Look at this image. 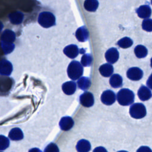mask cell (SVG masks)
Returning a JSON list of instances; mask_svg holds the SVG:
<instances>
[{"mask_svg": "<svg viewBox=\"0 0 152 152\" xmlns=\"http://www.w3.org/2000/svg\"><path fill=\"white\" fill-rule=\"evenodd\" d=\"M116 100V95L115 93L110 90H106L101 95V101L106 105H111Z\"/></svg>", "mask_w": 152, "mask_h": 152, "instance_id": "5b68a950", "label": "cell"}, {"mask_svg": "<svg viewBox=\"0 0 152 152\" xmlns=\"http://www.w3.org/2000/svg\"><path fill=\"white\" fill-rule=\"evenodd\" d=\"M151 4H152V0H151Z\"/></svg>", "mask_w": 152, "mask_h": 152, "instance_id": "d6a6232c", "label": "cell"}, {"mask_svg": "<svg viewBox=\"0 0 152 152\" xmlns=\"http://www.w3.org/2000/svg\"><path fill=\"white\" fill-rule=\"evenodd\" d=\"M150 63H151V68H152V58H151V61H150Z\"/></svg>", "mask_w": 152, "mask_h": 152, "instance_id": "1f68e13d", "label": "cell"}, {"mask_svg": "<svg viewBox=\"0 0 152 152\" xmlns=\"http://www.w3.org/2000/svg\"><path fill=\"white\" fill-rule=\"evenodd\" d=\"M129 114L135 119L142 118L146 115L145 107L142 103H134L129 108Z\"/></svg>", "mask_w": 152, "mask_h": 152, "instance_id": "3957f363", "label": "cell"}, {"mask_svg": "<svg viewBox=\"0 0 152 152\" xmlns=\"http://www.w3.org/2000/svg\"><path fill=\"white\" fill-rule=\"evenodd\" d=\"M64 52L68 57L74 59L78 55L79 49L77 45H70L65 48L64 49Z\"/></svg>", "mask_w": 152, "mask_h": 152, "instance_id": "30bf717a", "label": "cell"}, {"mask_svg": "<svg viewBox=\"0 0 152 152\" xmlns=\"http://www.w3.org/2000/svg\"><path fill=\"white\" fill-rule=\"evenodd\" d=\"M117 100L122 106H128L132 104L134 100V94L128 88L120 90L117 94Z\"/></svg>", "mask_w": 152, "mask_h": 152, "instance_id": "6da1fadb", "label": "cell"}, {"mask_svg": "<svg viewBox=\"0 0 152 152\" xmlns=\"http://www.w3.org/2000/svg\"><path fill=\"white\" fill-rule=\"evenodd\" d=\"M76 149L78 152H88L91 149V144L88 140L82 139L77 142Z\"/></svg>", "mask_w": 152, "mask_h": 152, "instance_id": "5bb4252c", "label": "cell"}, {"mask_svg": "<svg viewBox=\"0 0 152 152\" xmlns=\"http://www.w3.org/2000/svg\"><path fill=\"white\" fill-rule=\"evenodd\" d=\"M118 152H128V151H124V150H122V151H118Z\"/></svg>", "mask_w": 152, "mask_h": 152, "instance_id": "4dcf8cb0", "label": "cell"}, {"mask_svg": "<svg viewBox=\"0 0 152 152\" xmlns=\"http://www.w3.org/2000/svg\"><path fill=\"white\" fill-rule=\"evenodd\" d=\"M137 152H152V150L148 147L141 146L137 150Z\"/></svg>", "mask_w": 152, "mask_h": 152, "instance_id": "4316f807", "label": "cell"}, {"mask_svg": "<svg viewBox=\"0 0 152 152\" xmlns=\"http://www.w3.org/2000/svg\"><path fill=\"white\" fill-rule=\"evenodd\" d=\"M8 136L12 140L18 141L23 138L24 135L22 131L18 128H12L9 132Z\"/></svg>", "mask_w": 152, "mask_h": 152, "instance_id": "2e32d148", "label": "cell"}, {"mask_svg": "<svg viewBox=\"0 0 152 152\" xmlns=\"http://www.w3.org/2000/svg\"><path fill=\"white\" fill-rule=\"evenodd\" d=\"M134 53L136 56L138 58H145L148 53V50L147 48L141 45H137L134 49Z\"/></svg>", "mask_w": 152, "mask_h": 152, "instance_id": "44dd1931", "label": "cell"}, {"mask_svg": "<svg viewBox=\"0 0 152 152\" xmlns=\"http://www.w3.org/2000/svg\"><path fill=\"white\" fill-rule=\"evenodd\" d=\"M93 152H107V151L103 147H97L94 149Z\"/></svg>", "mask_w": 152, "mask_h": 152, "instance_id": "83f0119b", "label": "cell"}, {"mask_svg": "<svg viewBox=\"0 0 152 152\" xmlns=\"http://www.w3.org/2000/svg\"><path fill=\"white\" fill-rule=\"evenodd\" d=\"M147 85L152 90V73L147 81Z\"/></svg>", "mask_w": 152, "mask_h": 152, "instance_id": "f1b7e54d", "label": "cell"}, {"mask_svg": "<svg viewBox=\"0 0 152 152\" xmlns=\"http://www.w3.org/2000/svg\"><path fill=\"white\" fill-rule=\"evenodd\" d=\"M110 86L113 88H118L122 86V78L118 74L112 75L109 80Z\"/></svg>", "mask_w": 152, "mask_h": 152, "instance_id": "e0dca14e", "label": "cell"}, {"mask_svg": "<svg viewBox=\"0 0 152 152\" xmlns=\"http://www.w3.org/2000/svg\"><path fill=\"white\" fill-rule=\"evenodd\" d=\"M94 97L90 92L86 91L80 97V102L81 105L86 107H90L94 104Z\"/></svg>", "mask_w": 152, "mask_h": 152, "instance_id": "277c9868", "label": "cell"}, {"mask_svg": "<svg viewBox=\"0 0 152 152\" xmlns=\"http://www.w3.org/2000/svg\"><path fill=\"white\" fill-rule=\"evenodd\" d=\"M138 96L142 101H146L150 99L151 97V92L148 88L144 86L140 87L138 90Z\"/></svg>", "mask_w": 152, "mask_h": 152, "instance_id": "4fadbf2b", "label": "cell"}, {"mask_svg": "<svg viewBox=\"0 0 152 152\" xmlns=\"http://www.w3.org/2000/svg\"><path fill=\"white\" fill-rule=\"evenodd\" d=\"M99 71L102 76L108 77L111 76L113 74V67L110 64H104L100 66Z\"/></svg>", "mask_w": 152, "mask_h": 152, "instance_id": "9a60e30c", "label": "cell"}, {"mask_svg": "<svg viewBox=\"0 0 152 152\" xmlns=\"http://www.w3.org/2000/svg\"><path fill=\"white\" fill-rule=\"evenodd\" d=\"M0 152H2V151H0Z\"/></svg>", "mask_w": 152, "mask_h": 152, "instance_id": "836d02e7", "label": "cell"}, {"mask_svg": "<svg viewBox=\"0 0 152 152\" xmlns=\"http://www.w3.org/2000/svg\"><path fill=\"white\" fill-rule=\"evenodd\" d=\"M142 28L147 31H152V19H144L142 23Z\"/></svg>", "mask_w": 152, "mask_h": 152, "instance_id": "d4e9b609", "label": "cell"}, {"mask_svg": "<svg viewBox=\"0 0 152 152\" xmlns=\"http://www.w3.org/2000/svg\"><path fill=\"white\" fill-rule=\"evenodd\" d=\"M28 152H42V151L37 148H33L30 149Z\"/></svg>", "mask_w": 152, "mask_h": 152, "instance_id": "f546056e", "label": "cell"}, {"mask_svg": "<svg viewBox=\"0 0 152 152\" xmlns=\"http://www.w3.org/2000/svg\"><path fill=\"white\" fill-rule=\"evenodd\" d=\"M99 6V2L97 0H85L84 2V7L87 11H95Z\"/></svg>", "mask_w": 152, "mask_h": 152, "instance_id": "d6986e66", "label": "cell"}, {"mask_svg": "<svg viewBox=\"0 0 152 152\" xmlns=\"http://www.w3.org/2000/svg\"><path fill=\"white\" fill-rule=\"evenodd\" d=\"M12 70V67L10 62L4 61L0 64V74L1 75H9L11 74Z\"/></svg>", "mask_w": 152, "mask_h": 152, "instance_id": "ac0fdd59", "label": "cell"}, {"mask_svg": "<svg viewBox=\"0 0 152 152\" xmlns=\"http://www.w3.org/2000/svg\"><path fill=\"white\" fill-rule=\"evenodd\" d=\"M44 152H59V150L56 144L51 142L46 147Z\"/></svg>", "mask_w": 152, "mask_h": 152, "instance_id": "484cf974", "label": "cell"}, {"mask_svg": "<svg viewBox=\"0 0 152 152\" xmlns=\"http://www.w3.org/2000/svg\"><path fill=\"white\" fill-rule=\"evenodd\" d=\"M126 76L131 80L138 81L142 78L143 76V72L138 67H132L127 71Z\"/></svg>", "mask_w": 152, "mask_h": 152, "instance_id": "8992f818", "label": "cell"}, {"mask_svg": "<svg viewBox=\"0 0 152 152\" xmlns=\"http://www.w3.org/2000/svg\"><path fill=\"white\" fill-rule=\"evenodd\" d=\"M105 58L110 64L115 63L119 59V52L115 48L108 49L105 53Z\"/></svg>", "mask_w": 152, "mask_h": 152, "instance_id": "52a82bcc", "label": "cell"}, {"mask_svg": "<svg viewBox=\"0 0 152 152\" xmlns=\"http://www.w3.org/2000/svg\"><path fill=\"white\" fill-rule=\"evenodd\" d=\"M10 145V141L6 137L0 135V150L7 148Z\"/></svg>", "mask_w": 152, "mask_h": 152, "instance_id": "cb8c5ba5", "label": "cell"}, {"mask_svg": "<svg viewBox=\"0 0 152 152\" xmlns=\"http://www.w3.org/2000/svg\"><path fill=\"white\" fill-rule=\"evenodd\" d=\"M68 77L72 80H76L81 77L83 74L82 65L77 61L71 62L67 68Z\"/></svg>", "mask_w": 152, "mask_h": 152, "instance_id": "7a4b0ae2", "label": "cell"}, {"mask_svg": "<svg viewBox=\"0 0 152 152\" xmlns=\"http://www.w3.org/2000/svg\"><path fill=\"white\" fill-rule=\"evenodd\" d=\"M77 85L78 87L83 90H86L89 88L91 86L90 80L86 77H81L77 81Z\"/></svg>", "mask_w": 152, "mask_h": 152, "instance_id": "ffe728a7", "label": "cell"}, {"mask_svg": "<svg viewBox=\"0 0 152 152\" xmlns=\"http://www.w3.org/2000/svg\"><path fill=\"white\" fill-rule=\"evenodd\" d=\"M117 44L119 47L125 49V48H128L131 47L133 44V41L131 38L128 37H125L120 39L118 42Z\"/></svg>", "mask_w": 152, "mask_h": 152, "instance_id": "7402d4cb", "label": "cell"}, {"mask_svg": "<svg viewBox=\"0 0 152 152\" xmlns=\"http://www.w3.org/2000/svg\"><path fill=\"white\" fill-rule=\"evenodd\" d=\"M74 122L70 116H64L59 121V126L63 131H68L74 126Z\"/></svg>", "mask_w": 152, "mask_h": 152, "instance_id": "ba28073f", "label": "cell"}, {"mask_svg": "<svg viewBox=\"0 0 152 152\" xmlns=\"http://www.w3.org/2000/svg\"><path fill=\"white\" fill-rule=\"evenodd\" d=\"M77 88L76 84L74 81H67L64 83L62 86V89L64 93L67 95L73 94Z\"/></svg>", "mask_w": 152, "mask_h": 152, "instance_id": "7c38bea8", "label": "cell"}, {"mask_svg": "<svg viewBox=\"0 0 152 152\" xmlns=\"http://www.w3.org/2000/svg\"><path fill=\"white\" fill-rule=\"evenodd\" d=\"M75 37L77 39L81 42H84L87 41L89 37V33L86 26H82L78 28L75 33Z\"/></svg>", "mask_w": 152, "mask_h": 152, "instance_id": "9c48e42d", "label": "cell"}, {"mask_svg": "<svg viewBox=\"0 0 152 152\" xmlns=\"http://www.w3.org/2000/svg\"><path fill=\"white\" fill-rule=\"evenodd\" d=\"M93 61V58L90 54H84L82 56L81 59V65L84 66H89L91 65Z\"/></svg>", "mask_w": 152, "mask_h": 152, "instance_id": "603a6c76", "label": "cell"}, {"mask_svg": "<svg viewBox=\"0 0 152 152\" xmlns=\"http://www.w3.org/2000/svg\"><path fill=\"white\" fill-rule=\"evenodd\" d=\"M137 13L138 17L141 18H148L151 14V9L150 6L147 5H143L140 6L137 10Z\"/></svg>", "mask_w": 152, "mask_h": 152, "instance_id": "8fae6325", "label": "cell"}]
</instances>
